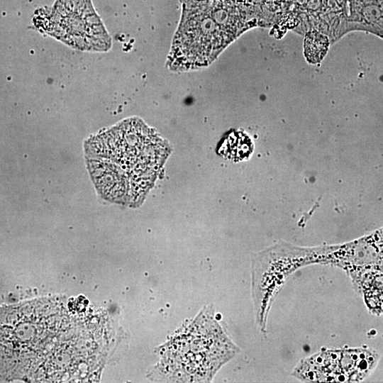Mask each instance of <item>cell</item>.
Masks as SVG:
<instances>
[{
  "mask_svg": "<svg viewBox=\"0 0 383 383\" xmlns=\"http://www.w3.org/2000/svg\"><path fill=\"white\" fill-rule=\"evenodd\" d=\"M180 3L181 16L166 66L174 72L206 68L238 35L216 20L201 1L187 0Z\"/></svg>",
  "mask_w": 383,
  "mask_h": 383,
  "instance_id": "1",
  "label": "cell"
},
{
  "mask_svg": "<svg viewBox=\"0 0 383 383\" xmlns=\"http://www.w3.org/2000/svg\"><path fill=\"white\" fill-rule=\"evenodd\" d=\"M35 21L43 32L74 49L104 52L111 48V38L91 0H55Z\"/></svg>",
  "mask_w": 383,
  "mask_h": 383,
  "instance_id": "2",
  "label": "cell"
},
{
  "mask_svg": "<svg viewBox=\"0 0 383 383\" xmlns=\"http://www.w3.org/2000/svg\"><path fill=\"white\" fill-rule=\"evenodd\" d=\"M87 170L92 182L100 196L104 199H114V196L123 195V193L116 185L123 184V176H118V170L113 168L110 164L96 159L87 158Z\"/></svg>",
  "mask_w": 383,
  "mask_h": 383,
  "instance_id": "3",
  "label": "cell"
},
{
  "mask_svg": "<svg viewBox=\"0 0 383 383\" xmlns=\"http://www.w3.org/2000/svg\"><path fill=\"white\" fill-rule=\"evenodd\" d=\"M329 47L328 37L317 31H311L304 38V54L306 60L311 63L321 61Z\"/></svg>",
  "mask_w": 383,
  "mask_h": 383,
  "instance_id": "4",
  "label": "cell"
},
{
  "mask_svg": "<svg viewBox=\"0 0 383 383\" xmlns=\"http://www.w3.org/2000/svg\"><path fill=\"white\" fill-rule=\"evenodd\" d=\"M223 146L224 155L228 158L242 159L249 155L252 150L250 141L247 136L242 134H233L229 135Z\"/></svg>",
  "mask_w": 383,
  "mask_h": 383,
  "instance_id": "5",
  "label": "cell"
}]
</instances>
